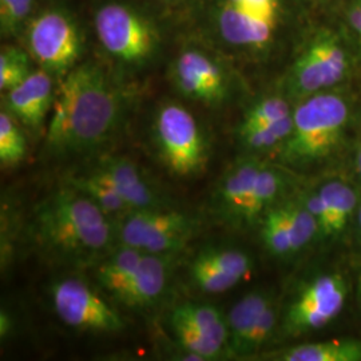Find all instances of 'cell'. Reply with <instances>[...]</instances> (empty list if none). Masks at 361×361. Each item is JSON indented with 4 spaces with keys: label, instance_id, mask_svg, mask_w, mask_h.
I'll list each match as a JSON object with an SVG mask.
<instances>
[{
    "label": "cell",
    "instance_id": "obj_16",
    "mask_svg": "<svg viewBox=\"0 0 361 361\" xmlns=\"http://www.w3.org/2000/svg\"><path fill=\"white\" fill-rule=\"evenodd\" d=\"M173 255L145 253L129 283L116 297L130 308L153 305L165 293L170 276V259Z\"/></svg>",
    "mask_w": 361,
    "mask_h": 361
},
{
    "label": "cell",
    "instance_id": "obj_4",
    "mask_svg": "<svg viewBox=\"0 0 361 361\" xmlns=\"http://www.w3.org/2000/svg\"><path fill=\"white\" fill-rule=\"evenodd\" d=\"M347 99L336 91H323L298 101L293 128L279 149L285 165L304 168L328 158L343 141L349 122Z\"/></svg>",
    "mask_w": 361,
    "mask_h": 361
},
{
    "label": "cell",
    "instance_id": "obj_24",
    "mask_svg": "<svg viewBox=\"0 0 361 361\" xmlns=\"http://www.w3.org/2000/svg\"><path fill=\"white\" fill-rule=\"evenodd\" d=\"M261 235L268 250L274 256L293 255L286 204H276L261 219Z\"/></svg>",
    "mask_w": 361,
    "mask_h": 361
},
{
    "label": "cell",
    "instance_id": "obj_38",
    "mask_svg": "<svg viewBox=\"0 0 361 361\" xmlns=\"http://www.w3.org/2000/svg\"><path fill=\"white\" fill-rule=\"evenodd\" d=\"M357 224H359V228H360L361 232V207H359V212H357Z\"/></svg>",
    "mask_w": 361,
    "mask_h": 361
},
{
    "label": "cell",
    "instance_id": "obj_3",
    "mask_svg": "<svg viewBox=\"0 0 361 361\" xmlns=\"http://www.w3.org/2000/svg\"><path fill=\"white\" fill-rule=\"evenodd\" d=\"M296 0H204L207 35L228 51L262 58L292 23Z\"/></svg>",
    "mask_w": 361,
    "mask_h": 361
},
{
    "label": "cell",
    "instance_id": "obj_6",
    "mask_svg": "<svg viewBox=\"0 0 361 361\" xmlns=\"http://www.w3.org/2000/svg\"><path fill=\"white\" fill-rule=\"evenodd\" d=\"M155 145L166 168L178 177L201 173L207 161L204 133L182 104H162L154 118Z\"/></svg>",
    "mask_w": 361,
    "mask_h": 361
},
{
    "label": "cell",
    "instance_id": "obj_28",
    "mask_svg": "<svg viewBox=\"0 0 361 361\" xmlns=\"http://www.w3.org/2000/svg\"><path fill=\"white\" fill-rule=\"evenodd\" d=\"M30 52L23 49L6 46L0 52V90H13L32 74Z\"/></svg>",
    "mask_w": 361,
    "mask_h": 361
},
{
    "label": "cell",
    "instance_id": "obj_31",
    "mask_svg": "<svg viewBox=\"0 0 361 361\" xmlns=\"http://www.w3.org/2000/svg\"><path fill=\"white\" fill-rule=\"evenodd\" d=\"M197 257L238 281H243L252 269V258L238 249H209Z\"/></svg>",
    "mask_w": 361,
    "mask_h": 361
},
{
    "label": "cell",
    "instance_id": "obj_26",
    "mask_svg": "<svg viewBox=\"0 0 361 361\" xmlns=\"http://www.w3.org/2000/svg\"><path fill=\"white\" fill-rule=\"evenodd\" d=\"M170 323L180 347L192 356H195L198 360L216 359L226 349L213 337L201 332L190 324L174 319H170Z\"/></svg>",
    "mask_w": 361,
    "mask_h": 361
},
{
    "label": "cell",
    "instance_id": "obj_14",
    "mask_svg": "<svg viewBox=\"0 0 361 361\" xmlns=\"http://www.w3.org/2000/svg\"><path fill=\"white\" fill-rule=\"evenodd\" d=\"M320 226L325 238L343 232L357 207V194L343 180H329L319 192L302 198Z\"/></svg>",
    "mask_w": 361,
    "mask_h": 361
},
{
    "label": "cell",
    "instance_id": "obj_23",
    "mask_svg": "<svg viewBox=\"0 0 361 361\" xmlns=\"http://www.w3.org/2000/svg\"><path fill=\"white\" fill-rule=\"evenodd\" d=\"M170 319L190 324L201 332L213 337L228 349L229 332L226 316H224L216 307L202 304H183L173 310Z\"/></svg>",
    "mask_w": 361,
    "mask_h": 361
},
{
    "label": "cell",
    "instance_id": "obj_25",
    "mask_svg": "<svg viewBox=\"0 0 361 361\" xmlns=\"http://www.w3.org/2000/svg\"><path fill=\"white\" fill-rule=\"evenodd\" d=\"M293 114V113H292ZM285 116L267 125L256 126L252 129L237 130L240 142L247 150L264 152L271 149H280L283 143L289 138L293 128V116Z\"/></svg>",
    "mask_w": 361,
    "mask_h": 361
},
{
    "label": "cell",
    "instance_id": "obj_7",
    "mask_svg": "<svg viewBox=\"0 0 361 361\" xmlns=\"http://www.w3.org/2000/svg\"><path fill=\"white\" fill-rule=\"evenodd\" d=\"M95 32L106 51L126 65H143L153 58L159 37L142 13L128 4L111 1L95 13Z\"/></svg>",
    "mask_w": 361,
    "mask_h": 361
},
{
    "label": "cell",
    "instance_id": "obj_9",
    "mask_svg": "<svg viewBox=\"0 0 361 361\" xmlns=\"http://www.w3.org/2000/svg\"><path fill=\"white\" fill-rule=\"evenodd\" d=\"M25 34L28 52L40 68L62 78L77 66L82 39L67 13L46 10L30 20Z\"/></svg>",
    "mask_w": 361,
    "mask_h": 361
},
{
    "label": "cell",
    "instance_id": "obj_15",
    "mask_svg": "<svg viewBox=\"0 0 361 361\" xmlns=\"http://www.w3.org/2000/svg\"><path fill=\"white\" fill-rule=\"evenodd\" d=\"M55 91L52 74L39 68L25 82L6 92V110L31 129L39 128L52 110Z\"/></svg>",
    "mask_w": 361,
    "mask_h": 361
},
{
    "label": "cell",
    "instance_id": "obj_21",
    "mask_svg": "<svg viewBox=\"0 0 361 361\" xmlns=\"http://www.w3.org/2000/svg\"><path fill=\"white\" fill-rule=\"evenodd\" d=\"M285 185L284 173L264 164L253 185V190L246 207L244 224L249 225L256 222L268 209L274 207L284 192Z\"/></svg>",
    "mask_w": 361,
    "mask_h": 361
},
{
    "label": "cell",
    "instance_id": "obj_33",
    "mask_svg": "<svg viewBox=\"0 0 361 361\" xmlns=\"http://www.w3.org/2000/svg\"><path fill=\"white\" fill-rule=\"evenodd\" d=\"M190 273L195 285L205 293H224L240 283L237 279L219 271L200 257L194 258Z\"/></svg>",
    "mask_w": 361,
    "mask_h": 361
},
{
    "label": "cell",
    "instance_id": "obj_5",
    "mask_svg": "<svg viewBox=\"0 0 361 361\" xmlns=\"http://www.w3.org/2000/svg\"><path fill=\"white\" fill-rule=\"evenodd\" d=\"M352 54L337 31L320 28L310 35L290 67L285 89L290 98L305 99L332 90L348 77Z\"/></svg>",
    "mask_w": 361,
    "mask_h": 361
},
{
    "label": "cell",
    "instance_id": "obj_32",
    "mask_svg": "<svg viewBox=\"0 0 361 361\" xmlns=\"http://www.w3.org/2000/svg\"><path fill=\"white\" fill-rule=\"evenodd\" d=\"M35 0H0V32L13 38L26 31L34 11Z\"/></svg>",
    "mask_w": 361,
    "mask_h": 361
},
{
    "label": "cell",
    "instance_id": "obj_37",
    "mask_svg": "<svg viewBox=\"0 0 361 361\" xmlns=\"http://www.w3.org/2000/svg\"><path fill=\"white\" fill-rule=\"evenodd\" d=\"M357 295H359V300H360L361 302V273L359 279H357Z\"/></svg>",
    "mask_w": 361,
    "mask_h": 361
},
{
    "label": "cell",
    "instance_id": "obj_13",
    "mask_svg": "<svg viewBox=\"0 0 361 361\" xmlns=\"http://www.w3.org/2000/svg\"><path fill=\"white\" fill-rule=\"evenodd\" d=\"M109 180L131 210L169 209L168 198L154 189L137 164L123 157H104L95 168Z\"/></svg>",
    "mask_w": 361,
    "mask_h": 361
},
{
    "label": "cell",
    "instance_id": "obj_36",
    "mask_svg": "<svg viewBox=\"0 0 361 361\" xmlns=\"http://www.w3.org/2000/svg\"><path fill=\"white\" fill-rule=\"evenodd\" d=\"M355 170H356V174L360 177L361 180V143L359 145V147L356 149V153H355Z\"/></svg>",
    "mask_w": 361,
    "mask_h": 361
},
{
    "label": "cell",
    "instance_id": "obj_2",
    "mask_svg": "<svg viewBox=\"0 0 361 361\" xmlns=\"http://www.w3.org/2000/svg\"><path fill=\"white\" fill-rule=\"evenodd\" d=\"M34 232L47 249L79 259L102 255L116 238L111 219L73 185L56 190L39 205Z\"/></svg>",
    "mask_w": 361,
    "mask_h": 361
},
{
    "label": "cell",
    "instance_id": "obj_17",
    "mask_svg": "<svg viewBox=\"0 0 361 361\" xmlns=\"http://www.w3.org/2000/svg\"><path fill=\"white\" fill-rule=\"evenodd\" d=\"M264 162L257 158H246L234 164L219 182L217 207L224 219L244 225L246 207Z\"/></svg>",
    "mask_w": 361,
    "mask_h": 361
},
{
    "label": "cell",
    "instance_id": "obj_1",
    "mask_svg": "<svg viewBox=\"0 0 361 361\" xmlns=\"http://www.w3.org/2000/svg\"><path fill=\"white\" fill-rule=\"evenodd\" d=\"M122 116L123 97L104 70L75 66L55 91L47 143L58 153L91 154L113 138Z\"/></svg>",
    "mask_w": 361,
    "mask_h": 361
},
{
    "label": "cell",
    "instance_id": "obj_35",
    "mask_svg": "<svg viewBox=\"0 0 361 361\" xmlns=\"http://www.w3.org/2000/svg\"><path fill=\"white\" fill-rule=\"evenodd\" d=\"M345 23L350 38L361 51V0H349L345 8Z\"/></svg>",
    "mask_w": 361,
    "mask_h": 361
},
{
    "label": "cell",
    "instance_id": "obj_19",
    "mask_svg": "<svg viewBox=\"0 0 361 361\" xmlns=\"http://www.w3.org/2000/svg\"><path fill=\"white\" fill-rule=\"evenodd\" d=\"M274 359L284 361H361V338H337L301 344L279 352Z\"/></svg>",
    "mask_w": 361,
    "mask_h": 361
},
{
    "label": "cell",
    "instance_id": "obj_20",
    "mask_svg": "<svg viewBox=\"0 0 361 361\" xmlns=\"http://www.w3.org/2000/svg\"><path fill=\"white\" fill-rule=\"evenodd\" d=\"M143 252L131 246L119 245L97 269V280L107 292L116 297L129 283L143 257Z\"/></svg>",
    "mask_w": 361,
    "mask_h": 361
},
{
    "label": "cell",
    "instance_id": "obj_11",
    "mask_svg": "<svg viewBox=\"0 0 361 361\" xmlns=\"http://www.w3.org/2000/svg\"><path fill=\"white\" fill-rule=\"evenodd\" d=\"M52 307L68 326L91 332H116L125 322L109 302L78 279H66L52 286Z\"/></svg>",
    "mask_w": 361,
    "mask_h": 361
},
{
    "label": "cell",
    "instance_id": "obj_30",
    "mask_svg": "<svg viewBox=\"0 0 361 361\" xmlns=\"http://www.w3.org/2000/svg\"><path fill=\"white\" fill-rule=\"evenodd\" d=\"M292 113L293 110L285 97L269 95L258 99L257 102H255L246 110L237 130L252 129L256 126L267 125L290 116Z\"/></svg>",
    "mask_w": 361,
    "mask_h": 361
},
{
    "label": "cell",
    "instance_id": "obj_22",
    "mask_svg": "<svg viewBox=\"0 0 361 361\" xmlns=\"http://www.w3.org/2000/svg\"><path fill=\"white\" fill-rule=\"evenodd\" d=\"M70 185L90 197L110 219H123L130 212H133L113 185L95 169L89 174L70 178Z\"/></svg>",
    "mask_w": 361,
    "mask_h": 361
},
{
    "label": "cell",
    "instance_id": "obj_10",
    "mask_svg": "<svg viewBox=\"0 0 361 361\" xmlns=\"http://www.w3.org/2000/svg\"><path fill=\"white\" fill-rule=\"evenodd\" d=\"M347 298V284L341 274L328 273L312 280L292 301L284 328L290 336L317 331L341 313Z\"/></svg>",
    "mask_w": 361,
    "mask_h": 361
},
{
    "label": "cell",
    "instance_id": "obj_18",
    "mask_svg": "<svg viewBox=\"0 0 361 361\" xmlns=\"http://www.w3.org/2000/svg\"><path fill=\"white\" fill-rule=\"evenodd\" d=\"M274 302L273 296L264 290H255L240 298L229 313L226 314L228 324V350L240 356L243 347L245 344L246 337L252 331L253 325L257 322L261 313Z\"/></svg>",
    "mask_w": 361,
    "mask_h": 361
},
{
    "label": "cell",
    "instance_id": "obj_27",
    "mask_svg": "<svg viewBox=\"0 0 361 361\" xmlns=\"http://www.w3.org/2000/svg\"><path fill=\"white\" fill-rule=\"evenodd\" d=\"M285 204L289 217L292 250L297 253L310 245L313 238L320 233V226L304 200L286 201Z\"/></svg>",
    "mask_w": 361,
    "mask_h": 361
},
{
    "label": "cell",
    "instance_id": "obj_29",
    "mask_svg": "<svg viewBox=\"0 0 361 361\" xmlns=\"http://www.w3.org/2000/svg\"><path fill=\"white\" fill-rule=\"evenodd\" d=\"M27 143L23 131L6 109L0 113V162L3 166L19 164L26 155Z\"/></svg>",
    "mask_w": 361,
    "mask_h": 361
},
{
    "label": "cell",
    "instance_id": "obj_12",
    "mask_svg": "<svg viewBox=\"0 0 361 361\" xmlns=\"http://www.w3.org/2000/svg\"><path fill=\"white\" fill-rule=\"evenodd\" d=\"M171 78L186 98L219 106L229 92V78L216 58L201 49H185L171 66Z\"/></svg>",
    "mask_w": 361,
    "mask_h": 361
},
{
    "label": "cell",
    "instance_id": "obj_34",
    "mask_svg": "<svg viewBox=\"0 0 361 361\" xmlns=\"http://www.w3.org/2000/svg\"><path fill=\"white\" fill-rule=\"evenodd\" d=\"M277 317L279 310L276 307V302H273L261 313L257 322L253 325L252 331L246 337L245 344L240 356H249L259 350V348L273 336V331L277 325Z\"/></svg>",
    "mask_w": 361,
    "mask_h": 361
},
{
    "label": "cell",
    "instance_id": "obj_8",
    "mask_svg": "<svg viewBox=\"0 0 361 361\" xmlns=\"http://www.w3.org/2000/svg\"><path fill=\"white\" fill-rule=\"evenodd\" d=\"M197 228L189 214L171 207L133 210L119 219L116 240L143 253L174 255L192 240Z\"/></svg>",
    "mask_w": 361,
    "mask_h": 361
}]
</instances>
